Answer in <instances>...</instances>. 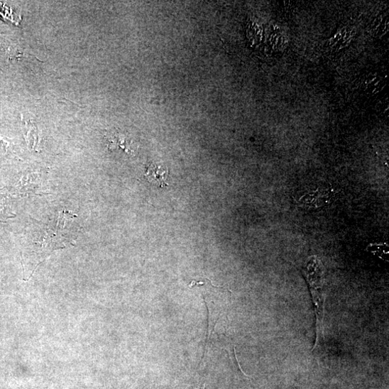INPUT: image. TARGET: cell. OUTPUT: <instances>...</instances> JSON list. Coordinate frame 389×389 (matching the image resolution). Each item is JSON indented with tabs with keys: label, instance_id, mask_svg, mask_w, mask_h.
<instances>
[{
	"label": "cell",
	"instance_id": "cell-1",
	"mask_svg": "<svg viewBox=\"0 0 389 389\" xmlns=\"http://www.w3.org/2000/svg\"><path fill=\"white\" fill-rule=\"evenodd\" d=\"M322 265L320 264V262L318 259L314 258V257L310 258L309 261L307 262V267L305 266V274H307V277L308 279V281L311 285V287H316V289H312V295L314 297V301L317 300L315 302L316 307H317V339H319L320 336V334L322 332V320H323V315H324V310H323V296L322 293H319V287H322V274L323 271L322 270Z\"/></svg>",
	"mask_w": 389,
	"mask_h": 389
},
{
	"label": "cell",
	"instance_id": "cell-2",
	"mask_svg": "<svg viewBox=\"0 0 389 389\" xmlns=\"http://www.w3.org/2000/svg\"><path fill=\"white\" fill-rule=\"evenodd\" d=\"M144 177L152 183L157 184L160 187L164 188L168 186V179L169 177V170L167 167L157 164H150L146 171Z\"/></svg>",
	"mask_w": 389,
	"mask_h": 389
},
{
	"label": "cell",
	"instance_id": "cell-3",
	"mask_svg": "<svg viewBox=\"0 0 389 389\" xmlns=\"http://www.w3.org/2000/svg\"><path fill=\"white\" fill-rule=\"evenodd\" d=\"M109 148L111 150H121L128 155H132V144L131 140L124 134L120 133H111L108 136Z\"/></svg>",
	"mask_w": 389,
	"mask_h": 389
},
{
	"label": "cell",
	"instance_id": "cell-4",
	"mask_svg": "<svg viewBox=\"0 0 389 389\" xmlns=\"http://www.w3.org/2000/svg\"><path fill=\"white\" fill-rule=\"evenodd\" d=\"M26 138L28 143L32 148H35L38 141V133L36 126L31 122L27 121L23 124Z\"/></svg>",
	"mask_w": 389,
	"mask_h": 389
}]
</instances>
